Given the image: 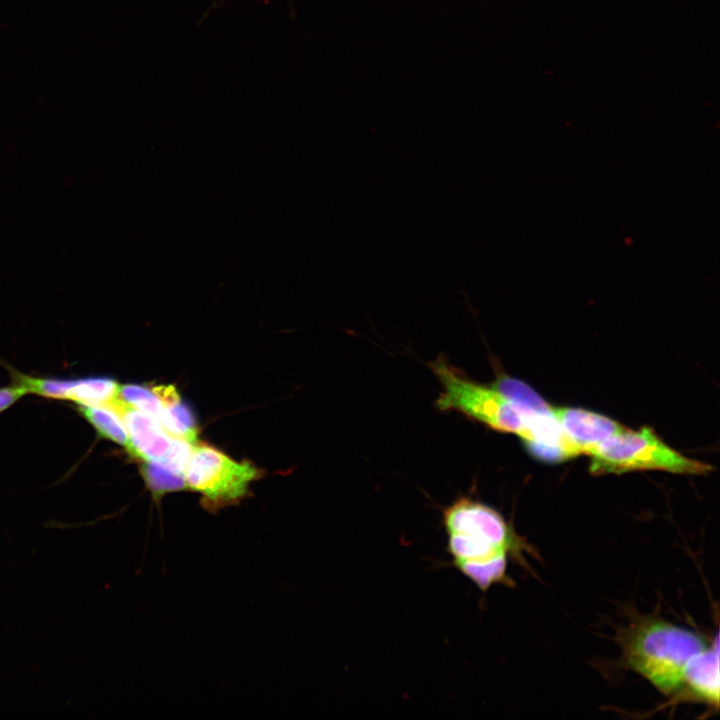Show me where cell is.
<instances>
[{"instance_id": "5bb4252c", "label": "cell", "mask_w": 720, "mask_h": 720, "mask_svg": "<svg viewBox=\"0 0 720 720\" xmlns=\"http://www.w3.org/2000/svg\"><path fill=\"white\" fill-rule=\"evenodd\" d=\"M27 392L26 388L21 384H15L9 387L0 388V412L9 408L18 401Z\"/></svg>"}, {"instance_id": "ba28073f", "label": "cell", "mask_w": 720, "mask_h": 720, "mask_svg": "<svg viewBox=\"0 0 720 720\" xmlns=\"http://www.w3.org/2000/svg\"><path fill=\"white\" fill-rule=\"evenodd\" d=\"M703 700L718 705L719 703V648L718 640L714 648H705L695 655L688 663L683 685Z\"/></svg>"}, {"instance_id": "6da1fadb", "label": "cell", "mask_w": 720, "mask_h": 720, "mask_svg": "<svg viewBox=\"0 0 720 720\" xmlns=\"http://www.w3.org/2000/svg\"><path fill=\"white\" fill-rule=\"evenodd\" d=\"M452 565L482 592L506 584L508 554L517 546L503 516L491 506L460 496L442 511Z\"/></svg>"}, {"instance_id": "277c9868", "label": "cell", "mask_w": 720, "mask_h": 720, "mask_svg": "<svg viewBox=\"0 0 720 720\" xmlns=\"http://www.w3.org/2000/svg\"><path fill=\"white\" fill-rule=\"evenodd\" d=\"M591 457L592 474H620L636 470H665L679 474H705L709 464L687 458L666 445L649 427L637 431L627 428L594 446Z\"/></svg>"}, {"instance_id": "52a82bcc", "label": "cell", "mask_w": 720, "mask_h": 720, "mask_svg": "<svg viewBox=\"0 0 720 720\" xmlns=\"http://www.w3.org/2000/svg\"><path fill=\"white\" fill-rule=\"evenodd\" d=\"M552 413L575 456L587 454L601 441L626 428L604 415L572 407H552Z\"/></svg>"}, {"instance_id": "5b68a950", "label": "cell", "mask_w": 720, "mask_h": 720, "mask_svg": "<svg viewBox=\"0 0 720 720\" xmlns=\"http://www.w3.org/2000/svg\"><path fill=\"white\" fill-rule=\"evenodd\" d=\"M249 462H237L210 446L193 448L184 471L187 488L202 496L209 510H217L244 498L258 476Z\"/></svg>"}, {"instance_id": "7a4b0ae2", "label": "cell", "mask_w": 720, "mask_h": 720, "mask_svg": "<svg viewBox=\"0 0 720 720\" xmlns=\"http://www.w3.org/2000/svg\"><path fill=\"white\" fill-rule=\"evenodd\" d=\"M696 634L665 622L639 626L626 640L624 657L630 667L665 694L683 686L689 661L706 648Z\"/></svg>"}, {"instance_id": "30bf717a", "label": "cell", "mask_w": 720, "mask_h": 720, "mask_svg": "<svg viewBox=\"0 0 720 720\" xmlns=\"http://www.w3.org/2000/svg\"><path fill=\"white\" fill-rule=\"evenodd\" d=\"M120 385L111 378L70 379L66 399L82 406L111 405L118 399Z\"/></svg>"}, {"instance_id": "7c38bea8", "label": "cell", "mask_w": 720, "mask_h": 720, "mask_svg": "<svg viewBox=\"0 0 720 720\" xmlns=\"http://www.w3.org/2000/svg\"><path fill=\"white\" fill-rule=\"evenodd\" d=\"M142 475L154 497L159 498L167 492L186 488L183 475L160 463L146 462L142 467Z\"/></svg>"}, {"instance_id": "3957f363", "label": "cell", "mask_w": 720, "mask_h": 720, "mask_svg": "<svg viewBox=\"0 0 720 720\" xmlns=\"http://www.w3.org/2000/svg\"><path fill=\"white\" fill-rule=\"evenodd\" d=\"M442 390L436 399L440 411L458 412L471 420L524 440L527 428L518 408L493 385L475 382L440 355L429 363Z\"/></svg>"}, {"instance_id": "8fae6325", "label": "cell", "mask_w": 720, "mask_h": 720, "mask_svg": "<svg viewBox=\"0 0 720 720\" xmlns=\"http://www.w3.org/2000/svg\"><path fill=\"white\" fill-rule=\"evenodd\" d=\"M82 416L95 428L99 435L126 449L129 444L124 422L112 405L78 407Z\"/></svg>"}, {"instance_id": "8992f818", "label": "cell", "mask_w": 720, "mask_h": 720, "mask_svg": "<svg viewBox=\"0 0 720 720\" xmlns=\"http://www.w3.org/2000/svg\"><path fill=\"white\" fill-rule=\"evenodd\" d=\"M111 405L120 414L126 427L129 440L127 451L145 462H163L172 448L174 437L154 418L119 399Z\"/></svg>"}, {"instance_id": "9c48e42d", "label": "cell", "mask_w": 720, "mask_h": 720, "mask_svg": "<svg viewBox=\"0 0 720 720\" xmlns=\"http://www.w3.org/2000/svg\"><path fill=\"white\" fill-rule=\"evenodd\" d=\"M163 405V412L158 423L172 437L194 443L197 429L193 414L173 385H157L152 388Z\"/></svg>"}, {"instance_id": "4fadbf2b", "label": "cell", "mask_w": 720, "mask_h": 720, "mask_svg": "<svg viewBox=\"0 0 720 720\" xmlns=\"http://www.w3.org/2000/svg\"><path fill=\"white\" fill-rule=\"evenodd\" d=\"M118 399L148 414L157 422L163 412V405L152 388L150 389L137 384L123 385L119 387Z\"/></svg>"}]
</instances>
